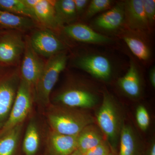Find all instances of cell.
Returning <instances> with one entry per match:
<instances>
[{"instance_id":"1","label":"cell","mask_w":155,"mask_h":155,"mask_svg":"<svg viewBox=\"0 0 155 155\" xmlns=\"http://www.w3.org/2000/svg\"><path fill=\"white\" fill-rule=\"evenodd\" d=\"M47 117L51 130L64 135L77 136L92 123L88 114L74 108L49 105Z\"/></svg>"},{"instance_id":"2","label":"cell","mask_w":155,"mask_h":155,"mask_svg":"<svg viewBox=\"0 0 155 155\" xmlns=\"http://www.w3.org/2000/svg\"><path fill=\"white\" fill-rule=\"evenodd\" d=\"M68 57L63 51L50 58L34 87L35 96L42 105L50 104V96L59 76L67 65Z\"/></svg>"},{"instance_id":"3","label":"cell","mask_w":155,"mask_h":155,"mask_svg":"<svg viewBox=\"0 0 155 155\" xmlns=\"http://www.w3.org/2000/svg\"><path fill=\"white\" fill-rule=\"evenodd\" d=\"M32 90L29 84L21 78L10 114L0 129V136L17 125L23 123L32 107Z\"/></svg>"},{"instance_id":"4","label":"cell","mask_w":155,"mask_h":155,"mask_svg":"<svg viewBox=\"0 0 155 155\" xmlns=\"http://www.w3.org/2000/svg\"><path fill=\"white\" fill-rule=\"evenodd\" d=\"M20 79L18 71L0 63V124L9 116Z\"/></svg>"},{"instance_id":"5","label":"cell","mask_w":155,"mask_h":155,"mask_svg":"<svg viewBox=\"0 0 155 155\" xmlns=\"http://www.w3.org/2000/svg\"><path fill=\"white\" fill-rule=\"evenodd\" d=\"M77 68L94 77L102 80H107L112 76L113 66L106 56L98 54H89L78 57L74 61Z\"/></svg>"},{"instance_id":"6","label":"cell","mask_w":155,"mask_h":155,"mask_svg":"<svg viewBox=\"0 0 155 155\" xmlns=\"http://www.w3.org/2000/svg\"><path fill=\"white\" fill-rule=\"evenodd\" d=\"M116 107L111 97L104 95L102 104L97 115L98 124L103 134L110 141L117 138L119 128V120Z\"/></svg>"},{"instance_id":"7","label":"cell","mask_w":155,"mask_h":155,"mask_svg":"<svg viewBox=\"0 0 155 155\" xmlns=\"http://www.w3.org/2000/svg\"><path fill=\"white\" fill-rule=\"evenodd\" d=\"M30 43L38 54L49 58L61 52L65 48L55 35L47 29L35 31L31 36Z\"/></svg>"},{"instance_id":"8","label":"cell","mask_w":155,"mask_h":155,"mask_svg":"<svg viewBox=\"0 0 155 155\" xmlns=\"http://www.w3.org/2000/svg\"><path fill=\"white\" fill-rule=\"evenodd\" d=\"M56 102L68 107L90 108L97 101L96 95L93 93L79 87H72L61 92L56 96Z\"/></svg>"},{"instance_id":"9","label":"cell","mask_w":155,"mask_h":155,"mask_svg":"<svg viewBox=\"0 0 155 155\" xmlns=\"http://www.w3.org/2000/svg\"><path fill=\"white\" fill-rule=\"evenodd\" d=\"M124 3L125 22L129 29L137 33H147L150 26L145 14L143 0H128Z\"/></svg>"},{"instance_id":"10","label":"cell","mask_w":155,"mask_h":155,"mask_svg":"<svg viewBox=\"0 0 155 155\" xmlns=\"http://www.w3.org/2000/svg\"><path fill=\"white\" fill-rule=\"evenodd\" d=\"M25 44L19 35L7 33L0 35V63L13 64L25 49Z\"/></svg>"},{"instance_id":"11","label":"cell","mask_w":155,"mask_h":155,"mask_svg":"<svg viewBox=\"0 0 155 155\" xmlns=\"http://www.w3.org/2000/svg\"><path fill=\"white\" fill-rule=\"evenodd\" d=\"M21 66V78L34 89L44 68L45 64L41 58L28 44Z\"/></svg>"},{"instance_id":"12","label":"cell","mask_w":155,"mask_h":155,"mask_svg":"<svg viewBox=\"0 0 155 155\" xmlns=\"http://www.w3.org/2000/svg\"><path fill=\"white\" fill-rule=\"evenodd\" d=\"M77 136L61 134L51 130L43 155H69L77 150Z\"/></svg>"},{"instance_id":"13","label":"cell","mask_w":155,"mask_h":155,"mask_svg":"<svg viewBox=\"0 0 155 155\" xmlns=\"http://www.w3.org/2000/svg\"><path fill=\"white\" fill-rule=\"evenodd\" d=\"M64 33L70 38L81 42L94 44H106L110 42L111 38L97 31L85 24L77 23L67 25Z\"/></svg>"},{"instance_id":"14","label":"cell","mask_w":155,"mask_h":155,"mask_svg":"<svg viewBox=\"0 0 155 155\" xmlns=\"http://www.w3.org/2000/svg\"><path fill=\"white\" fill-rule=\"evenodd\" d=\"M125 22L124 2L116 4L94 19L93 24L103 31H112L120 28Z\"/></svg>"},{"instance_id":"15","label":"cell","mask_w":155,"mask_h":155,"mask_svg":"<svg viewBox=\"0 0 155 155\" xmlns=\"http://www.w3.org/2000/svg\"><path fill=\"white\" fill-rule=\"evenodd\" d=\"M33 12L36 22L50 29H56L61 26L58 21L54 4L47 0H36L30 8Z\"/></svg>"},{"instance_id":"16","label":"cell","mask_w":155,"mask_h":155,"mask_svg":"<svg viewBox=\"0 0 155 155\" xmlns=\"http://www.w3.org/2000/svg\"><path fill=\"white\" fill-rule=\"evenodd\" d=\"M118 84L123 91L129 96L136 97L140 94V75L138 67L134 61H130L127 72L119 79Z\"/></svg>"},{"instance_id":"17","label":"cell","mask_w":155,"mask_h":155,"mask_svg":"<svg viewBox=\"0 0 155 155\" xmlns=\"http://www.w3.org/2000/svg\"><path fill=\"white\" fill-rule=\"evenodd\" d=\"M123 40L129 49L140 61H149L151 57V51L145 41L140 36L138 33L127 31L122 35Z\"/></svg>"},{"instance_id":"18","label":"cell","mask_w":155,"mask_h":155,"mask_svg":"<svg viewBox=\"0 0 155 155\" xmlns=\"http://www.w3.org/2000/svg\"><path fill=\"white\" fill-rule=\"evenodd\" d=\"M104 141L101 132L98 127L90 124L81 131L77 137V150L83 153Z\"/></svg>"},{"instance_id":"19","label":"cell","mask_w":155,"mask_h":155,"mask_svg":"<svg viewBox=\"0 0 155 155\" xmlns=\"http://www.w3.org/2000/svg\"><path fill=\"white\" fill-rule=\"evenodd\" d=\"M23 123L0 136V155H19V140Z\"/></svg>"},{"instance_id":"20","label":"cell","mask_w":155,"mask_h":155,"mask_svg":"<svg viewBox=\"0 0 155 155\" xmlns=\"http://www.w3.org/2000/svg\"><path fill=\"white\" fill-rule=\"evenodd\" d=\"M35 122H31L26 129L21 150V155H39L40 137Z\"/></svg>"},{"instance_id":"21","label":"cell","mask_w":155,"mask_h":155,"mask_svg":"<svg viewBox=\"0 0 155 155\" xmlns=\"http://www.w3.org/2000/svg\"><path fill=\"white\" fill-rule=\"evenodd\" d=\"M35 25L34 20L28 17L0 10V27L25 30L33 28Z\"/></svg>"},{"instance_id":"22","label":"cell","mask_w":155,"mask_h":155,"mask_svg":"<svg viewBox=\"0 0 155 155\" xmlns=\"http://www.w3.org/2000/svg\"><path fill=\"white\" fill-rule=\"evenodd\" d=\"M58 21L62 25L75 20L77 16L73 0H58L54 3Z\"/></svg>"},{"instance_id":"23","label":"cell","mask_w":155,"mask_h":155,"mask_svg":"<svg viewBox=\"0 0 155 155\" xmlns=\"http://www.w3.org/2000/svg\"><path fill=\"white\" fill-rule=\"evenodd\" d=\"M0 10L36 20L33 12L24 0H0Z\"/></svg>"},{"instance_id":"24","label":"cell","mask_w":155,"mask_h":155,"mask_svg":"<svg viewBox=\"0 0 155 155\" xmlns=\"http://www.w3.org/2000/svg\"><path fill=\"white\" fill-rule=\"evenodd\" d=\"M137 149L133 131L124 125L121 130L119 155H137Z\"/></svg>"},{"instance_id":"25","label":"cell","mask_w":155,"mask_h":155,"mask_svg":"<svg viewBox=\"0 0 155 155\" xmlns=\"http://www.w3.org/2000/svg\"><path fill=\"white\" fill-rule=\"evenodd\" d=\"M113 2L110 0H92L90 2L86 12V17L91 18L98 13L111 7Z\"/></svg>"},{"instance_id":"26","label":"cell","mask_w":155,"mask_h":155,"mask_svg":"<svg viewBox=\"0 0 155 155\" xmlns=\"http://www.w3.org/2000/svg\"><path fill=\"white\" fill-rule=\"evenodd\" d=\"M136 118L139 127L142 130H146L150 125V117L148 112L144 106L140 105L137 107Z\"/></svg>"},{"instance_id":"27","label":"cell","mask_w":155,"mask_h":155,"mask_svg":"<svg viewBox=\"0 0 155 155\" xmlns=\"http://www.w3.org/2000/svg\"><path fill=\"white\" fill-rule=\"evenodd\" d=\"M145 14L150 26L153 25L155 18V1L154 0H143Z\"/></svg>"},{"instance_id":"28","label":"cell","mask_w":155,"mask_h":155,"mask_svg":"<svg viewBox=\"0 0 155 155\" xmlns=\"http://www.w3.org/2000/svg\"><path fill=\"white\" fill-rule=\"evenodd\" d=\"M111 152L109 145L104 140L100 144L82 153L84 155H109Z\"/></svg>"},{"instance_id":"29","label":"cell","mask_w":155,"mask_h":155,"mask_svg":"<svg viewBox=\"0 0 155 155\" xmlns=\"http://www.w3.org/2000/svg\"><path fill=\"white\" fill-rule=\"evenodd\" d=\"M77 14H81L86 8L89 1L87 0H73Z\"/></svg>"},{"instance_id":"30","label":"cell","mask_w":155,"mask_h":155,"mask_svg":"<svg viewBox=\"0 0 155 155\" xmlns=\"http://www.w3.org/2000/svg\"><path fill=\"white\" fill-rule=\"evenodd\" d=\"M150 81L153 87H155V68L153 67L150 70L149 72Z\"/></svg>"},{"instance_id":"31","label":"cell","mask_w":155,"mask_h":155,"mask_svg":"<svg viewBox=\"0 0 155 155\" xmlns=\"http://www.w3.org/2000/svg\"><path fill=\"white\" fill-rule=\"evenodd\" d=\"M147 155H155V144L153 143L148 151Z\"/></svg>"},{"instance_id":"32","label":"cell","mask_w":155,"mask_h":155,"mask_svg":"<svg viewBox=\"0 0 155 155\" xmlns=\"http://www.w3.org/2000/svg\"><path fill=\"white\" fill-rule=\"evenodd\" d=\"M69 155H84L79 150H76L75 151L73 152L71 154Z\"/></svg>"},{"instance_id":"33","label":"cell","mask_w":155,"mask_h":155,"mask_svg":"<svg viewBox=\"0 0 155 155\" xmlns=\"http://www.w3.org/2000/svg\"><path fill=\"white\" fill-rule=\"evenodd\" d=\"M109 155H116V154H115V153H113V152H111L110 153V154H109Z\"/></svg>"}]
</instances>
